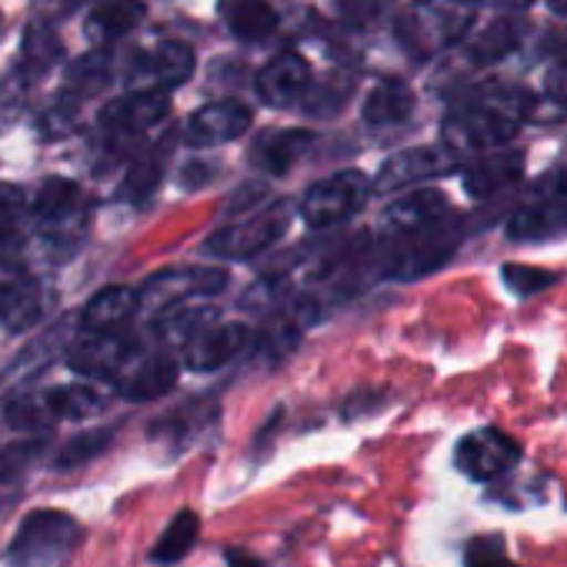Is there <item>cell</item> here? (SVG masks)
<instances>
[{
	"instance_id": "cell-1",
	"label": "cell",
	"mask_w": 567,
	"mask_h": 567,
	"mask_svg": "<svg viewBox=\"0 0 567 567\" xmlns=\"http://www.w3.org/2000/svg\"><path fill=\"white\" fill-rule=\"evenodd\" d=\"M534 117H540V111L527 94L467 101V104L454 107L444 117L441 147L457 164L461 161H477V157H487V154L507 147L517 137L520 121H534Z\"/></svg>"
},
{
	"instance_id": "cell-2",
	"label": "cell",
	"mask_w": 567,
	"mask_h": 567,
	"mask_svg": "<svg viewBox=\"0 0 567 567\" xmlns=\"http://www.w3.org/2000/svg\"><path fill=\"white\" fill-rule=\"evenodd\" d=\"M474 14L477 8H471L467 0H414L401 11L394 34L411 58L431 61L471 34Z\"/></svg>"
},
{
	"instance_id": "cell-3",
	"label": "cell",
	"mask_w": 567,
	"mask_h": 567,
	"mask_svg": "<svg viewBox=\"0 0 567 567\" xmlns=\"http://www.w3.org/2000/svg\"><path fill=\"white\" fill-rule=\"evenodd\" d=\"M291 224H295V204L274 200V204H264L260 210L214 230L207 237L204 250L210 257H220V260H250V257L264 254L267 247H274L284 234L291 230Z\"/></svg>"
},
{
	"instance_id": "cell-4",
	"label": "cell",
	"mask_w": 567,
	"mask_h": 567,
	"mask_svg": "<svg viewBox=\"0 0 567 567\" xmlns=\"http://www.w3.org/2000/svg\"><path fill=\"white\" fill-rule=\"evenodd\" d=\"M461 240H464V220H461V214H451L417 237L388 244L384 247V277L388 280H417L424 274H434L457 254Z\"/></svg>"
},
{
	"instance_id": "cell-5",
	"label": "cell",
	"mask_w": 567,
	"mask_h": 567,
	"mask_svg": "<svg viewBox=\"0 0 567 567\" xmlns=\"http://www.w3.org/2000/svg\"><path fill=\"white\" fill-rule=\"evenodd\" d=\"M81 524L64 511H31L14 540H11V567H58L78 544Z\"/></svg>"
},
{
	"instance_id": "cell-6",
	"label": "cell",
	"mask_w": 567,
	"mask_h": 567,
	"mask_svg": "<svg viewBox=\"0 0 567 567\" xmlns=\"http://www.w3.org/2000/svg\"><path fill=\"white\" fill-rule=\"evenodd\" d=\"M31 217L38 220L44 247H54L58 257H68L87 227V204H84L81 187L64 177L44 181V187L31 207Z\"/></svg>"
},
{
	"instance_id": "cell-7",
	"label": "cell",
	"mask_w": 567,
	"mask_h": 567,
	"mask_svg": "<svg viewBox=\"0 0 567 567\" xmlns=\"http://www.w3.org/2000/svg\"><path fill=\"white\" fill-rule=\"evenodd\" d=\"M374 194V181L361 171H338L318 184H311L298 204L301 217L308 227L315 230H328L338 227L351 217H358L364 210V204Z\"/></svg>"
},
{
	"instance_id": "cell-8",
	"label": "cell",
	"mask_w": 567,
	"mask_h": 567,
	"mask_svg": "<svg viewBox=\"0 0 567 567\" xmlns=\"http://www.w3.org/2000/svg\"><path fill=\"white\" fill-rule=\"evenodd\" d=\"M227 288V270L220 267H171L144 280L137 291L141 311L164 318L167 311L184 308L190 298H217Z\"/></svg>"
},
{
	"instance_id": "cell-9",
	"label": "cell",
	"mask_w": 567,
	"mask_h": 567,
	"mask_svg": "<svg viewBox=\"0 0 567 567\" xmlns=\"http://www.w3.org/2000/svg\"><path fill=\"white\" fill-rule=\"evenodd\" d=\"M104 398L91 384H61L34 398H18L8 404V421L21 431H41L51 421H87L101 414Z\"/></svg>"
},
{
	"instance_id": "cell-10",
	"label": "cell",
	"mask_w": 567,
	"mask_h": 567,
	"mask_svg": "<svg viewBox=\"0 0 567 567\" xmlns=\"http://www.w3.org/2000/svg\"><path fill=\"white\" fill-rule=\"evenodd\" d=\"M451 214H454V207H451L444 190H437V187H414V190L394 197L381 210L378 237H381V244H398V240H408V237H417V234L431 230L434 224H441Z\"/></svg>"
},
{
	"instance_id": "cell-11",
	"label": "cell",
	"mask_w": 567,
	"mask_h": 567,
	"mask_svg": "<svg viewBox=\"0 0 567 567\" xmlns=\"http://www.w3.org/2000/svg\"><path fill=\"white\" fill-rule=\"evenodd\" d=\"M520 461V444L501 427H474L454 444V464L471 481H497Z\"/></svg>"
},
{
	"instance_id": "cell-12",
	"label": "cell",
	"mask_w": 567,
	"mask_h": 567,
	"mask_svg": "<svg viewBox=\"0 0 567 567\" xmlns=\"http://www.w3.org/2000/svg\"><path fill=\"white\" fill-rule=\"evenodd\" d=\"M137 361H141L137 341L127 331H117V334H87V331H81V338L68 351V364L78 374L104 378V381H121Z\"/></svg>"
},
{
	"instance_id": "cell-13",
	"label": "cell",
	"mask_w": 567,
	"mask_h": 567,
	"mask_svg": "<svg viewBox=\"0 0 567 567\" xmlns=\"http://www.w3.org/2000/svg\"><path fill=\"white\" fill-rule=\"evenodd\" d=\"M190 74H194V51L184 41H161L141 54H134L127 84H131V91L167 94V91L181 87Z\"/></svg>"
},
{
	"instance_id": "cell-14",
	"label": "cell",
	"mask_w": 567,
	"mask_h": 567,
	"mask_svg": "<svg viewBox=\"0 0 567 567\" xmlns=\"http://www.w3.org/2000/svg\"><path fill=\"white\" fill-rule=\"evenodd\" d=\"M457 167V161L444 147H408L384 161L374 177V194H398L414 190L434 177H444Z\"/></svg>"
},
{
	"instance_id": "cell-15",
	"label": "cell",
	"mask_w": 567,
	"mask_h": 567,
	"mask_svg": "<svg viewBox=\"0 0 567 567\" xmlns=\"http://www.w3.org/2000/svg\"><path fill=\"white\" fill-rule=\"evenodd\" d=\"M44 284L18 264H0V324L8 331H28L44 318Z\"/></svg>"
},
{
	"instance_id": "cell-16",
	"label": "cell",
	"mask_w": 567,
	"mask_h": 567,
	"mask_svg": "<svg viewBox=\"0 0 567 567\" xmlns=\"http://www.w3.org/2000/svg\"><path fill=\"white\" fill-rule=\"evenodd\" d=\"M250 344H254L250 324H244V321H217V324L204 328L181 354H184V368H190L197 374H210V371L227 368L244 351H250Z\"/></svg>"
},
{
	"instance_id": "cell-17",
	"label": "cell",
	"mask_w": 567,
	"mask_h": 567,
	"mask_svg": "<svg viewBox=\"0 0 567 567\" xmlns=\"http://www.w3.org/2000/svg\"><path fill=\"white\" fill-rule=\"evenodd\" d=\"M171 114V97L154 91H131L101 111V131L111 141H134Z\"/></svg>"
},
{
	"instance_id": "cell-18",
	"label": "cell",
	"mask_w": 567,
	"mask_h": 567,
	"mask_svg": "<svg viewBox=\"0 0 567 567\" xmlns=\"http://www.w3.org/2000/svg\"><path fill=\"white\" fill-rule=\"evenodd\" d=\"M311 91V64L298 51H280L257 71V94L267 107H295Z\"/></svg>"
},
{
	"instance_id": "cell-19",
	"label": "cell",
	"mask_w": 567,
	"mask_h": 567,
	"mask_svg": "<svg viewBox=\"0 0 567 567\" xmlns=\"http://www.w3.org/2000/svg\"><path fill=\"white\" fill-rule=\"evenodd\" d=\"M250 127V111L240 101H214L190 114L187 144L190 147H217L237 141Z\"/></svg>"
},
{
	"instance_id": "cell-20",
	"label": "cell",
	"mask_w": 567,
	"mask_h": 567,
	"mask_svg": "<svg viewBox=\"0 0 567 567\" xmlns=\"http://www.w3.org/2000/svg\"><path fill=\"white\" fill-rule=\"evenodd\" d=\"M524 177V151H494L464 167V190L471 197H497Z\"/></svg>"
},
{
	"instance_id": "cell-21",
	"label": "cell",
	"mask_w": 567,
	"mask_h": 567,
	"mask_svg": "<svg viewBox=\"0 0 567 567\" xmlns=\"http://www.w3.org/2000/svg\"><path fill=\"white\" fill-rule=\"evenodd\" d=\"M567 234V200L537 194L534 200L520 204L507 220L511 240H550Z\"/></svg>"
},
{
	"instance_id": "cell-22",
	"label": "cell",
	"mask_w": 567,
	"mask_h": 567,
	"mask_svg": "<svg viewBox=\"0 0 567 567\" xmlns=\"http://www.w3.org/2000/svg\"><path fill=\"white\" fill-rule=\"evenodd\" d=\"M177 361L174 354L167 351H157V354H147L141 358L121 381H117V391L127 398V401H157L164 394H171L177 388Z\"/></svg>"
},
{
	"instance_id": "cell-23",
	"label": "cell",
	"mask_w": 567,
	"mask_h": 567,
	"mask_svg": "<svg viewBox=\"0 0 567 567\" xmlns=\"http://www.w3.org/2000/svg\"><path fill=\"white\" fill-rule=\"evenodd\" d=\"M137 311H141L137 291L114 284V288H104V291H97L91 298V305L81 315V331H87V334H117V331H127V324L134 321Z\"/></svg>"
},
{
	"instance_id": "cell-24",
	"label": "cell",
	"mask_w": 567,
	"mask_h": 567,
	"mask_svg": "<svg viewBox=\"0 0 567 567\" xmlns=\"http://www.w3.org/2000/svg\"><path fill=\"white\" fill-rule=\"evenodd\" d=\"M311 147H315L311 131H274V134H264L254 144L250 161H254L257 171H264L270 177H284Z\"/></svg>"
},
{
	"instance_id": "cell-25",
	"label": "cell",
	"mask_w": 567,
	"mask_h": 567,
	"mask_svg": "<svg viewBox=\"0 0 567 567\" xmlns=\"http://www.w3.org/2000/svg\"><path fill=\"white\" fill-rule=\"evenodd\" d=\"M217 11L227 21L230 34L240 38L244 44L267 41L280 24L277 11L270 8V0H217Z\"/></svg>"
},
{
	"instance_id": "cell-26",
	"label": "cell",
	"mask_w": 567,
	"mask_h": 567,
	"mask_svg": "<svg viewBox=\"0 0 567 567\" xmlns=\"http://www.w3.org/2000/svg\"><path fill=\"white\" fill-rule=\"evenodd\" d=\"M414 114V91L404 84V81H381L368 101H364V124L371 131H391V127H401L404 121H411Z\"/></svg>"
},
{
	"instance_id": "cell-27",
	"label": "cell",
	"mask_w": 567,
	"mask_h": 567,
	"mask_svg": "<svg viewBox=\"0 0 567 567\" xmlns=\"http://www.w3.org/2000/svg\"><path fill=\"white\" fill-rule=\"evenodd\" d=\"M147 8L141 0H104L97 4L84 24V34L94 41V44H111L124 34H131L141 21H144Z\"/></svg>"
},
{
	"instance_id": "cell-28",
	"label": "cell",
	"mask_w": 567,
	"mask_h": 567,
	"mask_svg": "<svg viewBox=\"0 0 567 567\" xmlns=\"http://www.w3.org/2000/svg\"><path fill=\"white\" fill-rule=\"evenodd\" d=\"M217 321H220L217 308H210V305H197V308L184 305V308L167 311L164 318H157V338H161L167 348L184 351L204 328H210V324H217Z\"/></svg>"
},
{
	"instance_id": "cell-29",
	"label": "cell",
	"mask_w": 567,
	"mask_h": 567,
	"mask_svg": "<svg viewBox=\"0 0 567 567\" xmlns=\"http://www.w3.org/2000/svg\"><path fill=\"white\" fill-rule=\"evenodd\" d=\"M524 34H527V24H524L520 18H497V21H491V24L474 38V44H471V61H474V64H497V61H504L511 51L520 48Z\"/></svg>"
},
{
	"instance_id": "cell-30",
	"label": "cell",
	"mask_w": 567,
	"mask_h": 567,
	"mask_svg": "<svg viewBox=\"0 0 567 567\" xmlns=\"http://www.w3.org/2000/svg\"><path fill=\"white\" fill-rule=\"evenodd\" d=\"M107 84H111V61L104 54H87V58H81V61L71 64L68 81H64V91H61V104L74 107V104L101 94Z\"/></svg>"
},
{
	"instance_id": "cell-31",
	"label": "cell",
	"mask_w": 567,
	"mask_h": 567,
	"mask_svg": "<svg viewBox=\"0 0 567 567\" xmlns=\"http://www.w3.org/2000/svg\"><path fill=\"white\" fill-rule=\"evenodd\" d=\"M197 537H200V517L190 507H184V511H177L171 517V524L157 537V544L151 550V560L154 564H177V560H184L194 550Z\"/></svg>"
},
{
	"instance_id": "cell-32",
	"label": "cell",
	"mask_w": 567,
	"mask_h": 567,
	"mask_svg": "<svg viewBox=\"0 0 567 567\" xmlns=\"http://www.w3.org/2000/svg\"><path fill=\"white\" fill-rule=\"evenodd\" d=\"M58 61H61V41H58V34L48 24H31L28 34H24V54H21L18 78L24 84H31L41 74H48Z\"/></svg>"
},
{
	"instance_id": "cell-33",
	"label": "cell",
	"mask_w": 567,
	"mask_h": 567,
	"mask_svg": "<svg viewBox=\"0 0 567 567\" xmlns=\"http://www.w3.org/2000/svg\"><path fill=\"white\" fill-rule=\"evenodd\" d=\"M28 217H31V207H28L24 190L14 184H0V250L11 247L24 234Z\"/></svg>"
},
{
	"instance_id": "cell-34",
	"label": "cell",
	"mask_w": 567,
	"mask_h": 567,
	"mask_svg": "<svg viewBox=\"0 0 567 567\" xmlns=\"http://www.w3.org/2000/svg\"><path fill=\"white\" fill-rule=\"evenodd\" d=\"M501 280L517 298H537L540 291L554 288L560 274L547 267H530V264H501Z\"/></svg>"
},
{
	"instance_id": "cell-35",
	"label": "cell",
	"mask_w": 567,
	"mask_h": 567,
	"mask_svg": "<svg viewBox=\"0 0 567 567\" xmlns=\"http://www.w3.org/2000/svg\"><path fill=\"white\" fill-rule=\"evenodd\" d=\"M464 567H520L507 557L501 534H477L464 547Z\"/></svg>"
},
{
	"instance_id": "cell-36",
	"label": "cell",
	"mask_w": 567,
	"mask_h": 567,
	"mask_svg": "<svg viewBox=\"0 0 567 567\" xmlns=\"http://www.w3.org/2000/svg\"><path fill=\"white\" fill-rule=\"evenodd\" d=\"M41 454H44V441H41V437L14 441V444H8V447H0V484H8V481L21 477Z\"/></svg>"
},
{
	"instance_id": "cell-37",
	"label": "cell",
	"mask_w": 567,
	"mask_h": 567,
	"mask_svg": "<svg viewBox=\"0 0 567 567\" xmlns=\"http://www.w3.org/2000/svg\"><path fill=\"white\" fill-rule=\"evenodd\" d=\"M111 444V431H101V434H81L74 437L61 454H58V467H78L91 457H97L104 447Z\"/></svg>"
},
{
	"instance_id": "cell-38",
	"label": "cell",
	"mask_w": 567,
	"mask_h": 567,
	"mask_svg": "<svg viewBox=\"0 0 567 567\" xmlns=\"http://www.w3.org/2000/svg\"><path fill=\"white\" fill-rule=\"evenodd\" d=\"M157 181H161V154L144 157V161H137L131 167V174L124 181V194L134 197V200H141V197H147L157 187Z\"/></svg>"
},
{
	"instance_id": "cell-39",
	"label": "cell",
	"mask_w": 567,
	"mask_h": 567,
	"mask_svg": "<svg viewBox=\"0 0 567 567\" xmlns=\"http://www.w3.org/2000/svg\"><path fill=\"white\" fill-rule=\"evenodd\" d=\"M391 4H394V0H338V14L348 24L361 28V24L378 21L384 11H391Z\"/></svg>"
},
{
	"instance_id": "cell-40",
	"label": "cell",
	"mask_w": 567,
	"mask_h": 567,
	"mask_svg": "<svg viewBox=\"0 0 567 567\" xmlns=\"http://www.w3.org/2000/svg\"><path fill=\"white\" fill-rule=\"evenodd\" d=\"M544 101L557 104L567 111V58L557 61L547 74H544Z\"/></svg>"
},
{
	"instance_id": "cell-41",
	"label": "cell",
	"mask_w": 567,
	"mask_h": 567,
	"mask_svg": "<svg viewBox=\"0 0 567 567\" xmlns=\"http://www.w3.org/2000/svg\"><path fill=\"white\" fill-rule=\"evenodd\" d=\"M81 4H87V0H38V8H44L48 18L64 14V11H74V8H81Z\"/></svg>"
},
{
	"instance_id": "cell-42",
	"label": "cell",
	"mask_w": 567,
	"mask_h": 567,
	"mask_svg": "<svg viewBox=\"0 0 567 567\" xmlns=\"http://www.w3.org/2000/svg\"><path fill=\"white\" fill-rule=\"evenodd\" d=\"M471 8H501V11H520L527 4H534V0H467Z\"/></svg>"
},
{
	"instance_id": "cell-43",
	"label": "cell",
	"mask_w": 567,
	"mask_h": 567,
	"mask_svg": "<svg viewBox=\"0 0 567 567\" xmlns=\"http://www.w3.org/2000/svg\"><path fill=\"white\" fill-rule=\"evenodd\" d=\"M227 564H230V567H264L257 557H250V554H244V550H227Z\"/></svg>"
},
{
	"instance_id": "cell-44",
	"label": "cell",
	"mask_w": 567,
	"mask_h": 567,
	"mask_svg": "<svg viewBox=\"0 0 567 567\" xmlns=\"http://www.w3.org/2000/svg\"><path fill=\"white\" fill-rule=\"evenodd\" d=\"M547 4H550V11H554L557 18L567 21V0H547Z\"/></svg>"
},
{
	"instance_id": "cell-45",
	"label": "cell",
	"mask_w": 567,
	"mask_h": 567,
	"mask_svg": "<svg viewBox=\"0 0 567 567\" xmlns=\"http://www.w3.org/2000/svg\"><path fill=\"white\" fill-rule=\"evenodd\" d=\"M0 34H4V18H0Z\"/></svg>"
}]
</instances>
